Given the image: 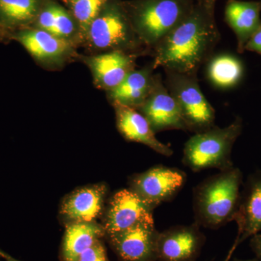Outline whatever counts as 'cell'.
I'll return each instance as SVG.
<instances>
[{
    "label": "cell",
    "instance_id": "obj_22",
    "mask_svg": "<svg viewBox=\"0 0 261 261\" xmlns=\"http://www.w3.org/2000/svg\"><path fill=\"white\" fill-rule=\"evenodd\" d=\"M206 74L211 84L219 89L233 88L244 75L243 63L231 54H220L211 57L207 61Z\"/></svg>",
    "mask_w": 261,
    "mask_h": 261
},
{
    "label": "cell",
    "instance_id": "obj_14",
    "mask_svg": "<svg viewBox=\"0 0 261 261\" xmlns=\"http://www.w3.org/2000/svg\"><path fill=\"white\" fill-rule=\"evenodd\" d=\"M108 187L96 184L80 187L68 194L62 202L60 215L65 224L92 222L104 210Z\"/></svg>",
    "mask_w": 261,
    "mask_h": 261
},
{
    "label": "cell",
    "instance_id": "obj_23",
    "mask_svg": "<svg viewBox=\"0 0 261 261\" xmlns=\"http://www.w3.org/2000/svg\"><path fill=\"white\" fill-rule=\"evenodd\" d=\"M78 25L79 47L83 44L91 23L110 0H61Z\"/></svg>",
    "mask_w": 261,
    "mask_h": 261
},
{
    "label": "cell",
    "instance_id": "obj_4",
    "mask_svg": "<svg viewBox=\"0 0 261 261\" xmlns=\"http://www.w3.org/2000/svg\"><path fill=\"white\" fill-rule=\"evenodd\" d=\"M88 55L123 51L139 57L148 51L136 34L121 0H110L96 17L83 44Z\"/></svg>",
    "mask_w": 261,
    "mask_h": 261
},
{
    "label": "cell",
    "instance_id": "obj_16",
    "mask_svg": "<svg viewBox=\"0 0 261 261\" xmlns=\"http://www.w3.org/2000/svg\"><path fill=\"white\" fill-rule=\"evenodd\" d=\"M238 226L237 240L241 243L261 231V173L247 179L240 196L234 220Z\"/></svg>",
    "mask_w": 261,
    "mask_h": 261
},
{
    "label": "cell",
    "instance_id": "obj_3",
    "mask_svg": "<svg viewBox=\"0 0 261 261\" xmlns=\"http://www.w3.org/2000/svg\"><path fill=\"white\" fill-rule=\"evenodd\" d=\"M196 0L123 2L130 23L151 56L154 47L190 15Z\"/></svg>",
    "mask_w": 261,
    "mask_h": 261
},
{
    "label": "cell",
    "instance_id": "obj_28",
    "mask_svg": "<svg viewBox=\"0 0 261 261\" xmlns=\"http://www.w3.org/2000/svg\"><path fill=\"white\" fill-rule=\"evenodd\" d=\"M239 245H240V243H239L238 240H237L236 239L234 243H233L232 247H231V250H230L229 252H228L227 256L226 257V258H225V260L224 261L230 260V259H231V256H232L233 252H234V250H236L237 247H238Z\"/></svg>",
    "mask_w": 261,
    "mask_h": 261
},
{
    "label": "cell",
    "instance_id": "obj_2",
    "mask_svg": "<svg viewBox=\"0 0 261 261\" xmlns=\"http://www.w3.org/2000/svg\"><path fill=\"white\" fill-rule=\"evenodd\" d=\"M243 173L231 168L201 182L194 190L195 224L218 228L234 220L240 204Z\"/></svg>",
    "mask_w": 261,
    "mask_h": 261
},
{
    "label": "cell",
    "instance_id": "obj_17",
    "mask_svg": "<svg viewBox=\"0 0 261 261\" xmlns=\"http://www.w3.org/2000/svg\"><path fill=\"white\" fill-rule=\"evenodd\" d=\"M261 1L228 0L225 8V20L236 35L238 51L243 53L249 39L261 25Z\"/></svg>",
    "mask_w": 261,
    "mask_h": 261
},
{
    "label": "cell",
    "instance_id": "obj_9",
    "mask_svg": "<svg viewBox=\"0 0 261 261\" xmlns=\"http://www.w3.org/2000/svg\"><path fill=\"white\" fill-rule=\"evenodd\" d=\"M152 210L135 192L125 189L108 202L102 223L106 237L121 232L143 222H154Z\"/></svg>",
    "mask_w": 261,
    "mask_h": 261
},
{
    "label": "cell",
    "instance_id": "obj_27",
    "mask_svg": "<svg viewBox=\"0 0 261 261\" xmlns=\"http://www.w3.org/2000/svg\"><path fill=\"white\" fill-rule=\"evenodd\" d=\"M12 33L9 32L8 29L5 28L1 23H0V43H5L8 44L11 42Z\"/></svg>",
    "mask_w": 261,
    "mask_h": 261
},
{
    "label": "cell",
    "instance_id": "obj_21",
    "mask_svg": "<svg viewBox=\"0 0 261 261\" xmlns=\"http://www.w3.org/2000/svg\"><path fill=\"white\" fill-rule=\"evenodd\" d=\"M45 0H0V23L13 34L31 28Z\"/></svg>",
    "mask_w": 261,
    "mask_h": 261
},
{
    "label": "cell",
    "instance_id": "obj_6",
    "mask_svg": "<svg viewBox=\"0 0 261 261\" xmlns=\"http://www.w3.org/2000/svg\"><path fill=\"white\" fill-rule=\"evenodd\" d=\"M164 71L165 85L176 101L187 130L197 134L214 127L216 112L201 91L197 75Z\"/></svg>",
    "mask_w": 261,
    "mask_h": 261
},
{
    "label": "cell",
    "instance_id": "obj_31",
    "mask_svg": "<svg viewBox=\"0 0 261 261\" xmlns=\"http://www.w3.org/2000/svg\"><path fill=\"white\" fill-rule=\"evenodd\" d=\"M203 1L211 2V3H216V2L217 1V0H203Z\"/></svg>",
    "mask_w": 261,
    "mask_h": 261
},
{
    "label": "cell",
    "instance_id": "obj_20",
    "mask_svg": "<svg viewBox=\"0 0 261 261\" xmlns=\"http://www.w3.org/2000/svg\"><path fill=\"white\" fill-rule=\"evenodd\" d=\"M106 236L102 224L95 221L67 224L62 243L61 260L77 261L82 252Z\"/></svg>",
    "mask_w": 261,
    "mask_h": 261
},
{
    "label": "cell",
    "instance_id": "obj_24",
    "mask_svg": "<svg viewBox=\"0 0 261 261\" xmlns=\"http://www.w3.org/2000/svg\"><path fill=\"white\" fill-rule=\"evenodd\" d=\"M77 261H109L107 252L102 240L82 252Z\"/></svg>",
    "mask_w": 261,
    "mask_h": 261
},
{
    "label": "cell",
    "instance_id": "obj_10",
    "mask_svg": "<svg viewBox=\"0 0 261 261\" xmlns=\"http://www.w3.org/2000/svg\"><path fill=\"white\" fill-rule=\"evenodd\" d=\"M154 134L167 130H187L176 101L168 92L160 73L154 75L153 87L138 109Z\"/></svg>",
    "mask_w": 261,
    "mask_h": 261
},
{
    "label": "cell",
    "instance_id": "obj_7",
    "mask_svg": "<svg viewBox=\"0 0 261 261\" xmlns=\"http://www.w3.org/2000/svg\"><path fill=\"white\" fill-rule=\"evenodd\" d=\"M11 39L21 44L36 63L45 69H61L80 58L78 47L73 43L39 29L16 31L12 34Z\"/></svg>",
    "mask_w": 261,
    "mask_h": 261
},
{
    "label": "cell",
    "instance_id": "obj_18",
    "mask_svg": "<svg viewBox=\"0 0 261 261\" xmlns=\"http://www.w3.org/2000/svg\"><path fill=\"white\" fill-rule=\"evenodd\" d=\"M152 63L140 70L130 72L116 88L108 91L111 105L121 104L138 109L145 102L153 87L154 75Z\"/></svg>",
    "mask_w": 261,
    "mask_h": 261
},
{
    "label": "cell",
    "instance_id": "obj_25",
    "mask_svg": "<svg viewBox=\"0 0 261 261\" xmlns=\"http://www.w3.org/2000/svg\"><path fill=\"white\" fill-rule=\"evenodd\" d=\"M245 51H254L261 56V25L247 42Z\"/></svg>",
    "mask_w": 261,
    "mask_h": 261
},
{
    "label": "cell",
    "instance_id": "obj_30",
    "mask_svg": "<svg viewBox=\"0 0 261 261\" xmlns=\"http://www.w3.org/2000/svg\"><path fill=\"white\" fill-rule=\"evenodd\" d=\"M234 261H261L260 259H252V260H239V259H235Z\"/></svg>",
    "mask_w": 261,
    "mask_h": 261
},
{
    "label": "cell",
    "instance_id": "obj_12",
    "mask_svg": "<svg viewBox=\"0 0 261 261\" xmlns=\"http://www.w3.org/2000/svg\"><path fill=\"white\" fill-rule=\"evenodd\" d=\"M159 234L154 222H143L106 238L122 261H157Z\"/></svg>",
    "mask_w": 261,
    "mask_h": 261
},
{
    "label": "cell",
    "instance_id": "obj_15",
    "mask_svg": "<svg viewBox=\"0 0 261 261\" xmlns=\"http://www.w3.org/2000/svg\"><path fill=\"white\" fill-rule=\"evenodd\" d=\"M112 106L116 113L117 128L123 138L143 144L166 157L172 155L173 149L156 138L149 122L142 113L123 105L116 103Z\"/></svg>",
    "mask_w": 261,
    "mask_h": 261
},
{
    "label": "cell",
    "instance_id": "obj_5",
    "mask_svg": "<svg viewBox=\"0 0 261 261\" xmlns=\"http://www.w3.org/2000/svg\"><path fill=\"white\" fill-rule=\"evenodd\" d=\"M243 130V120L237 116L224 128L214 126L195 134L185 143L183 163L195 172L216 168L220 171L233 167L231 151Z\"/></svg>",
    "mask_w": 261,
    "mask_h": 261
},
{
    "label": "cell",
    "instance_id": "obj_1",
    "mask_svg": "<svg viewBox=\"0 0 261 261\" xmlns=\"http://www.w3.org/2000/svg\"><path fill=\"white\" fill-rule=\"evenodd\" d=\"M215 4L196 0L191 13L154 47L151 57L154 70L159 67L185 74L197 75L213 56L221 39Z\"/></svg>",
    "mask_w": 261,
    "mask_h": 261
},
{
    "label": "cell",
    "instance_id": "obj_13",
    "mask_svg": "<svg viewBox=\"0 0 261 261\" xmlns=\"http://www.w3.org/2000/svg\"><path fill=\"white\" fill-rule=\"evenodd\" d=\"M204 243L197 224L176 226L160 233L157 243L159 261H195Z\"/></svg>",
    "mask_w": 261,
    "mask_h": 261
},
{
    "label": "cell",
    "instance_id": "obj_29",
    "mask_svg": "<svg viewBox=\"0 0 261 261\" xmlns=\"http://www.w3.org/2000/svg\"><path fill=\"white\" fill-rule=\"evenodd\" d=\"M0 257H3V259H5L6 261H20L18 260H16L14 257L10 256V255H8L6 252L3 251V250H0Z\"/></svg>",
    "mask_w": 261,
    "mask_h": 261
},
{
    "label": "cell",
    "instance_id": "obj_26",
    "mask_svg": "<svg viewBox=\"0 0 261 261\" xmlns=\"http://www.w3.org/2000/svg\"><path fill=\"white\" fill-rule=\"evenodd\" d=\"M250 247L252 251L257 255V258L261 260V233H256L251 237Z\"/></svg>",
    "mask_w": 261,
    "mask_h": 261
},
{
    "label": "cell",
    "instance_id": "obj_11",
    "mask_svg": "<svg viewBox=\"0 0 261 261\" xmlns=\"http://www.w3.org/2000/svg\"><path fill=\"white\" fill-rule=\"evenodd\" d=\"M138 56L123 51H109L96 55H80L79 61L92 73L94 86L106 92L116 88L130 72L135 70Z\"/></svg>",
    "mask_w": 261,
    "mask_h": 261
},
{
    "label": "cell",
    "instance_id": "obj_8",
    "mask_svg": "<svg viewBox=\"0 0 261 261\" xmlns=\"http://www.w3.org/2000/svg\"><path fill=\"white\" fill-rule=\"evenodd\" d=\"M186 181L187 175L184 171L159 165L132 176L130 190L154 210L160 204L177 195Z\"/></svg>",
    "mask_w": 261,
    "mask_h": 261
},
{
    "label": "cell",
    "instance_id": "obj_19",
    "mask_svg": "<svg viewBox=\"0 0 261 261\" xmlns=\"http://www.w3.org/2000/svg\"><path fill=\"white\" fill-rule=\"evenodd\" d=\"M31 28L49 33L79 47L78 25L68 10L53 0H45Z\"/></svg>",
    "mask_w": 261,
    "mask_h": 261
}]
</instances>
